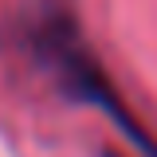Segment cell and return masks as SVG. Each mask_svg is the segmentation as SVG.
<instances>
[{
    "mask_svg": "<svg viewBox=\"0 0 157 157\" xmlns=\"http://www.w3.org/2000/svg\"><path fill=\"white\" fill-rule=\"evenodd\" d=\"M24 36H28L32 55L43 63V71L59 82V90H63L67 98L86 102V106H98V110L110 118L114 126H122L126 134L134 137L145 153H153V145L141 137V130L134 126V118L122 110L114 82L106 78V71H102L98 55L90 51V43L82 39L75 16H71L67 8H59V4H43L36 16L28 20Z\"/></svg>",
    "mask_w": 157,
    "mask_h": 157,
    "instance_id": "6da1fadb",
    "label": "cell"
}]
</instances>
